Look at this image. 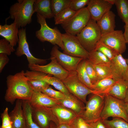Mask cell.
Segmentation results:
<instances>
[{"mask_svg":"<svg viewBox=\"0 0 128 128\" xmlns=\"http://www.w3.org/2000/svg\"><path fill=\"white\" fill-rule=\"evenodd\" d=\"M92 94L86 103L85 110L81 116L87 123L100 119L104 105V95Z\"/></svg>","mask_w":128,"mask_h":128,"instance_id":"cell-6","label":"cell"},{"mask_svg":"<svg viewBox=\"0 0 128 128\" xmlns=\"http://www.w3.org/2000/svg\"><path fill=\"white\" fill-rule=\"evenodd\" d=\"M32 115L34 121L40 128H50L51 121L54 122L56 126L59 124L50 108L44 107L33 108Z\"/></svg>","mask_w":128,"mask_h":128,"instance_id":"cell-14","label":"cell"},{"mask_svg":"<svg viewBox=\"0 0 128 128\" xmlns=\"http://www.w3.org/2000/svg\"><path fill=\"white\" fill-rule=\"evenodd\" d=\"M107 0L112 5L114 4L115 0Z\"/></svg>","mask_w":128,"mask_h":128,"instance_id":"cell-50","label":"cell"},{"mask_svg":"<svg viewBox=\"0 0 128 128\" xmlns=\"http://www.w3.org/2000/svg\"><path fill=\"white\" fill-rule=\"evenodd\" d=\"M62 40L65 54L83 59H87L89 52L82 46L76 36L67 33L62 34Z\"/></svg>","mask_w":128,"mask_h":128,"instance_id":"cell-9","label":"cell"},{"mask_svg":"<svg viewBox=\"0 0 128 128\" xmlns=\"http://www.w3.org/2000/svg\"><path fill=\"white\" fill-rule=\"evenodd\" d=\"M87 5L91 18L96 21L110 10L112 6L107 0H89Z\"/></svg>","mask_w":128,"mask_h":128,"instance_id":"cell-16","label":"cell"},{"mask_svg":"<svg viewBox=\"0 0 128 128\" xmlns=\"http://www.w3.org/2000/svg\"><path fill=\"white\" fill-rule=\"evenodd\" d=\"M18 35L19 40L18 46L15 52V55L18 57L25 55L27 57L28 64L44 65L47 62L46 60L35 57L30 51L27 40L26 28H22L19 29Z\"/></svg>","mask_w":128,"mask_h":128,"instance_id":"cell-10","label":"cell"},{"mask_svg":"<svg viewBox=\"0 0 128 128\" xmlns=\"http://www.w3.org/2000/svg\"><path fill=\"white\" fill-rule=\"evenodd\" d=\"M110 66L113 78L116 81L125 80L128 65L122 54H119L111 60Z\"/></svg>","mask_w":128,"mask_h":128,"instance_id":"cell-17","label":"cell"},{"mask_svg":"<svg viewBox=\"0 0 128 128\" xmlns=\"http://www.w3.org/2000/svg\"><path fill=\"white\" fill-rule=\"evenodd\" d=\"M102 121L106 128H128V123L120 118L114 117L111 120Z\"/></svg>","mask_w":128,"mask_h":128,"instance_id":"cell-34","label":"cell"},{"mask_svg":"<svg viewBox=\"0 0 128 128\" xmlns=\"http://www.w3.org/2000/svg\"><path fill=\"white\" fill-rule=\"evenodd\" d=\"M65 95L64 99L59 100L60 105L71 110L78 116H81L85 110L84 103L71 93Z\"/></svg>","mask_w":128,"mask_h":128,"instance_id":"cell-19","label":"cell"},{"mask_svg":"<svg viewBox=\"0 0 128 128\" xmlns=\"http://www.w3.org/2000/svg\"><path fill=\"white\" fill-rule=\"evenodd\" d=\"M35 1L18 0L10 7V18L14 20L19 28H23L32 22V16L35 12L33 7Z\"/></svg>","mask_w":128,"mask_h":128,"instance_id":"cell-2","label":"cell"},{"mask_svg":"<svg viewBox=\"0 0 128 128\" xmlns=\"http://www.w3.org/2000/svg\"><path fill=\"white\" fill-rule=\"evenodd\" d=\"M99 42L111 47L119 54L123 53L126 49V43L121 30H114L102 36Z\"/></svg>","mask_w":128,"mask_h":128,"instance_id":"cell-13","label":"cell"},{"mask_svg":"<svg viewBox=\"0 0 128 128\" xmlns=\"http://www.w3.org/2000/svg\"><path fill=\"white\" fill-rule=\"evenodd\" d=\"M56 125L53 122L51 121L50 123V128H56Z\"/></svg>","mask_w":128,"mask_h":128,"instance_id":"cell-48","label":"cell"},{"mask_svg":"<svg viewBox=\"0 0 128 128\" xmlns=\"http://www.w3.org/2000/svg\"><path fill=\"white\" fill-rule=\"evenodd\" d=\"M116 82L111 78L99 80L93 84V90L95 92V94L104 95L106 94Z\"/></svg>","mask_w":128,"mask_h":128,"instance_id":"cell-26","label":"cell"},{"mask_svg":"<svg viewBox=\"0 0 128 128\" xmlns=\"http://www.w3.org/2000/svg\"><path fill=\"white\" fill-rule=\"evenodd\" d=\"M71 0H51L52 10L54 16L69 7Z\"/></svg>","mask_w":128,"mask_h":128,"instance_id":"cell-35","label":"cell"},{"mask_svg":"<svg viewBox=\"0 0 128 128\" xmlns=\"http://www.w3.org/2000/svg\"><path fill=\"white\" fill-rule=\"evenodd\" d=\"M42 92L52 98L58 100L64 99L65 96L62 92L54 90L50 86Z\"/></svg>","mask_w":128,"mask_h":128,"instance_id":"cell-39","label":"cell"},{"mask_svg":"<svg viewBox=\"0 0 128 128\" xmlns=\"http://www.w3.org/2000/svg\"><path fill=\"white\" fill-rule=\"evenodd\" d=\"M88 124L89 128H106L100 119Z\"/></svg>","mask_w":128,"mask_h":128,"instance_id":"cell-44","label":"cell"},{"mask_svg":"<svg viewBox=\"0 0 128 128\" xmlns=\"http://www.w3.org/2000/svg\"><path fill=\"white\" fill-rule=\"evenodd\" d=\"M59 124H69L78 116L73 111L60 105L50 108Z\"/></svg>","mask_w":128,"mask_h":128,"instance_id":"cell-20","label":"cell"},{"mask_svg":"<svg viewBox=\"0 0 128 128\" xmlns=\"http://www.w3.org/2000/svg\"><path fill=\"white\" fill-rule=\"evenodd\" d=\"M92 64H110V61L104 54L97 51L94 50L89 53L87 59Z\"/></svg>","mask_w":128,"mask_h":128,"instance_id":"cell-30","label":"cell"},{"mask_svg":"<svg viewBox=\"0 0 128 128\" xmlns=\"http://www.w3.org/2000/svg\"><path fill=\"white\" fill-rule=\"evenodd\" d=\"M50 62L46 65L28 64V68L30 70L52 75L62 81L64 80L68 76L69 72L60 65L55 57H50Z\"/></svg>","mask_w":128,"mask_h":128,"instance_id":"cell-11","label":"cell"},{"mask_svg":"<svg viewBox=\"0 0 128 128\" xmlns=\"http://www.w3.org/2000/svg\"><path fill=\"white\" fill-rule=\"evenodd\" d=\"M76 12L69 7L64 9L55 16V24L58 25L64 23L69 19Z\"/></svg>","mask_w":128,"mask_h":128,"instance_id":"cell-32","label":"cell"},{"mask_svg":"<svg viewBox=\"0 0 128 128\" xmlns=\"http://www.w3.org/2000/svg\"><path fill=\"white\" fill-rule=\"evenodd\" d=\"M69 124L71 128H89L88 123L79 116H77Z\"/></svg>","mask_w":128,"mask_h":128,"instance_id":"cell-42","label":"cell"},{"mask_svg":"<svg viewBox=\"0 0 128 128\" xmlns=\"http://www.w3.org/2000/svg\"><path fill=\"white\" fill-rule=\"evenodd\" d=\"M56 128H71L69 124H59L56 125Z\"/></svg>","mask_w":128,"mask_h":128,"instance_id":"cell-46","label":"cell"},{"mask_svg":"<svg viewBox=\"0 0 128 128\" xmlns=\"http://www.w3.org/2000/svg\"><path fill=\"white\" fill-rule=\"evenodd\" d=\"M86 60L83 59L80 63L77 68L76 71L79 80L89 89L93 90V84L86 70Z\"/></svg>","mask_w":128,"mask_h":128,"instance_id":"cell-28","label":"cell"},{"mask_svg":"<svg viewBox=\"0 0 128 128\" xmlns=\"http://www.w3.org/2000/svg\"><path fill=\"white\" fill-rule=\"evenodd\" d=\"M8 111V108L6 107L1 114L2 123L0 128H13L12 122Z\"/></svg>","mask_w":128,"mask_h":128,"instance_id":"cell-40","label":"cell"},{"mask_svg":"<svg viewBox=\"0 0 128 128\" xmlns=\"http://www.w3.org/2000/svg\"><path fill=\"white\" fill-rule=\"evenodd\" d=\"M19 27L14 22L11 24L0 25V35L7 40L13 46H15L19 41Z\"/></svg>","mask_w":128,"mask_h":128,"instance_id":"cell-21","label":"cell"},{"mask_svg":"<svg viewBox=\"0 0 128 128\" xmlns=\"http://www.w3.org/2000/svg\"><path fill=\"white\" fill-rule=\"evenodd\" d=\"M33 108L40 107L51 108L60 105L59 101L41 92L33 91L29 100Z\"/></svg>","mask_w":128,"mask_h":128,"instance_id":"cell-18","label":"cell"},{"mask_svg":"<svg viewBox=\"0 0 128 128\" xmlns=\"http://www.w3.org/2000/svg\"><path fill=\"white\" fill-rule=\"evenodd\" d=\"M22 106L27 128H40L35 122L32 115L33 108L29 100H22Z\"/></svg>","mask_w":128,"mask_h":128,"instance_id":"cell-27","label":"cell"},{"mask_svg":"<svg viewBox=\"0 0 128 128\" xmlns=\"http://www.w3.org/2000/svg\"><path fill=\"white\" fill-rule=\"evenodd\" d=\"M37 21L41 27L36 32V37L41 42H49L53 45L58 46L63 50L62 34L57 27L52 28L49 27L46 23V19L37 13Z\"/></svg>","mask_w":128,"mask_h":128,"instance_id":"cell-5","label":"cell"},{"mask_svg":"<svg viewBox=\"0 0 128 128\" xmlns=\"http://www.w3.org/2000/svg\"><path fill=\"white\" fill-rule=\"evenodd\" d=\"M25 74L29 79H39L43 80L65 95L70 93L62 80L54 76H51L49 74L47 75L41 72L31 70H26Z\"/></svg>","mask_w":128,"mask_h":128,"instance_id":"cell-15","label":"cell"},{"mask_svg":"<svg viewBox=\"0 0 128 128\" xmlns=\"http://www.w3.org/2000/svg\"><path fill=\"white\" fill-rule=\"evenodd\" d=\"M115 14L110 10L96 21L102 36L115 30Z\"/></svg>","mask_w":128,"mask_h":128,"instance_id":"cell-22","label":"cell"},{"mask_svg":"<svg viewBox=\"0 0 128 128\" xmlns=\"http://www.w3.org/2000/svg\"><path fill=\"white\" fill-rule=\"evenodd\" d=\"M13 128H27L22 106V100H16L15 106L9 114Z\"/></svg>","mask_w":128,"mask_h":128,"instance_id":"cell-23","label":"cell"},{"mask_svg":"<svg viewBox=\"0 0 128 128\" xmlns=\"http://www.w3.org/2000/svg\"><path fill=\"white\" fill-rule=\"evenodd\" d=\"M5 54H0V73L2 71L5 66L8 63L9 59Z\"/></svg>","mask_w":128,"mask_h":128,"instance_id":"cell-43","label":"cell"},{"mask_svg":"<svg viewBox=\"0 0 128 128\" xmlns=\"http://www.w3.org/2000/svg\"><path fill=\"white\" fill-rule=\"evenodd\" d=\"M87 7L76 11L69 20L61 24L66 33L76 36L86 26L91 19Z\"/></svg>","mask_w":128,"mask_h":128,"instance_id":"cell-7","label":"cell"},{"mask_svg":"<svg viewBox=\"0 0 128 128\" xmlns=\"http://www.w3.org/2000/svg\"><path fill=\"white\" fill-rule=\"evenodd\" d=\"M110 64H92L99 80L107 78H112Z\"/></svg>","mask_w":128,"mask_h":128,"instance_id":"cell-31","label":"cell"},{"mask_svg":"<svg viewBox=\"0 0 128 128\" xmlns=\"http://www.w3.org/2000/svg\"><path fill=\"white\" fill-rule=\"evenodd\" d=\"M124 101L127 104H128V89L127 91Z\"/></svg>","mask_w":128,"mask_h":128,"instance_id":"cell-47","label":"cell"},{"mask_svg":"<svg viewBox=\"0 0 128 128\" xmlns=\"http://www.w3.org/2000/svg\"><path fill=\"white\" fill-rule=\"evenodd\" d=\"M127 112L128 114V104H127Z\"/></svg>","mask_w":128,"mask_h":128,"instance_id":"cell-51","label":"cell"},{"mask_svg":"<svg viewBox=\"0 0 128 128\" xmlns=\"http://www.w3.org/2000/svg\"><path fill=\"white\" fill-rule=\"evenodd\" d=\"M128 89V81L121 79L116 81L115 84L106 94L124 100Z\"/></svg>","mask_w":128,"mask_h":128,"instance_id":"cell-25","label":"cell"},{"mask_svg":"<svg viewBox=\"0 0 128 128\" xmlns=\"http://www.w3.org/2000/svg\"><path fill=\"white\" fill-rule=\"evenodd\" d=\"M28 82L34 91L42 92L50 85L44 81L39 79H28Z\"/></svg>","mask_w":128,"mask_h":128,"instance_id":"cell-36","label":"cell"},{"mask_svg":"<svg viewBox=\"0 0 128 128\" xmlns=\"http://www.w3.org/2000/svg\"><path fill=\"white\" fill-rule=\"evenodd\" d=\"M50 55L51 57H55L60 65L69 72L76 71L78 65L83 59L61 52L59 50L58 46L57 45H54L52 48Z\"/></svg>","mask_w":128,"mask_h":128,"instance_id":"cell-12","label":"cell"},{"mask_svg":"<svg viewBox=\"0 0 128 128\" xmlns=\"http://www.w3.org/2000/svg\"><path fill=\"white\" fill-rule=\"evenodd\" d=\"M105 104L100 119L107 120L110 117L121 118L128 123L127 104L124 100L119 99L107 94L103 95Z\"/></svg>","mask_w":128,"mask_h":128,"instance_id":"cell-3","label":"cell"},{"mask_svg":"<svg viewBox=\"0 0 128 128\" xmlns=\"http://www.w3.org/2000/svg\"><path fill=\"white\" fill-rule=\"evenodd\" d=\"M89 0H71L69 7L76 12L85 7L87 5Z\"/></svg>","mask_w":128,"mask_h":128,"instance_id":"cell-41","label":"cell"},{"mask_svg":"<svg viewBox=\"0 0 128 128\" xmlns=\"http://www.w3.org/2000/svg\"><path fill=\"white\" fill-rule=\"evenodd\" d=\"M128 65V59H125ZM125 80L128 81V69L127 72Z\"/></svg>","mask_w":128,"mask_h":128,"instance_id":"cell-49","label":"cell"},{"mask_svg":"<svg viewBox=\"0 0 128 128\" xmlns=\"http://www.w3.org/2000/svg\"><path fill=\"white\" fill-rule=\"evenodd\" d=\"M28 80L23 70L8 75L6 78L5 101L13 104L17 100H30L33 91Z\"/></svg>","mask_w":128,"mask_h":128,"instance_id":"cell-1","label":"cell"},{"mask_svg":"<svg viewBox=\"0 0 128 128\" xmlns=\"http://www.w3.org/2000/svg\"><path fill=\"white\" fill-rule=\"evenodd\" d=\"M15 51L14 47L5 39L0 40V54H5L9 55Z\"/></svg>","mask_w":128,"mask_h":128,"instance_id":"cell-38","label":"cell"},{"mask_svg":"<svg viewBox=\"0 0 128 128\" xmlns=\"http://www.w3.org/2000/svg\"><path fill=\"white\" fill-rule=\"evenodd\" d=\"M62 81L70 93L85 104L87 96L95 93L94 91L89 89L79 80L76 71L69 72L68 76Z\"/></svg>","mask_w":128,"mask_h":128,"instance_id":"cell-8","label":"cell"},{"mask_svg":"<svg viewBox=\"0 0 128 128\" xmlns=\"http://www.w3.org/2000/svg\"><path fill=\"white\" fill-rule=\"evenodd\" d=\"M35 12L46 18L54 17L52 9L51 0H35L33 5Z\"/></svg>","mask_w":128,"mask_h":128,"instance_id":"cell-24","label":"cell"},{"mask_svg":"<svg viewBox=\"0 0 128 128\" xmlns=\"http://www.w3.org/2000/svg\"><path fill=\"white\" fill-rule=\"evenodd\" d=\"M76 36L83 47L89 53L95 50L102 36L96 21L91 19Z\"/></svg>","mask_w":128,"mask_h":128,"instance_id":"cell-4","label":"cell"},{"mask_svg":"<svg viewBox=\"0 0 128 128\" xmlns=\"http://www.w3.org/2000/svg\"><path fill=\"white\" fill-rule=\"evenodd\" d=\"M124 27V31L123 35L126 43H128V24L125 25Z\"/></svg>","mask_w":128,"mask_h":128,"instance_id":"cell-45","label":"cell"},{"mask_svg":"<svg viewBox=\"0 0 128 128\" xmlns=\"http://www.w3.org/2000/svg\"><path fill=\"white\" fill-rule=\"evenodd\" d=\"M114 4L120 18L125 25L128 24V0H115Z\"/></svg>","mask_w":128,"mask_h":128,"instance_id":"cell-29","label":"cell"},{"mask_svg":"<svg viewBox=\"0 0 128 128\" xmlns=\"http://www.w3.org/2000/svg\"><path fill=\"white\" fill-rule=\"evenodd\" d=\"M94 50L101 52L110 61L119 54L111 47L103 43L99 42L97 44Z\"/></svg>","mask_w":128,"mask_h":128,"instance_id":"cell-33","label":"cell"},{"mask_svg":"<svg viewBox=\"0 0 128 128\" xmlns=\"http://www.w3.org/2000/svg\"><path fill=\"white\" fill-rule=\"evenodd\" d=\"M86 70L93 84L99 80L92 64L87 59L86 60Z\"/></svg>","mask_w":128,"mask_h":128,"instance_id":"cell-37","label":"cell"}]
</instances>
